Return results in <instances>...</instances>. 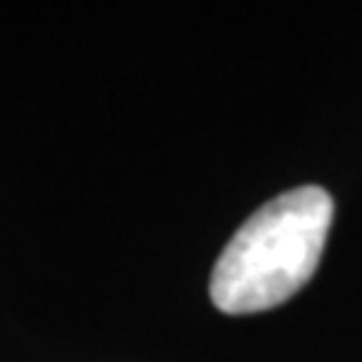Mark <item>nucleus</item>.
Wrapping results in <instances>:
<instances>
[{"label": "nucleus", "instance_id": "f257e3e1", "mask_svg": "<svg viewBox=\"0 0 362 362\" xmlns=\"http://www.w3.org/2000/svg\"><path fill=\"white\" fill-rule=\"evenodd\" d=\"M332 214V197L311 185L259 206L223 247L211 302L223 314H257L296 296L320 263Z\"/></svg>", "mask_w": 362, "mask_h": 362}]
</instances>
